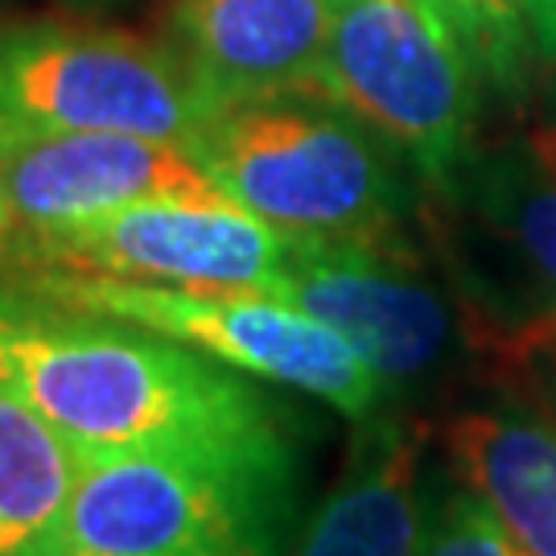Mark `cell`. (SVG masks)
Listing matches in <instances>:
<instances>
[{
    "mask_svg": "<svg viewBox=\"0 0 556 556\" xmlns=\"http://www.w3.org/2000/svg\"><path fill=\"white\" fill-rule=\"evenodd\" d=\"M0 273L62 305L157 330L223 367L273 383L280 392L321 400L351 425L388 408L379 379L346 338L268 293L149 285V280L87 277L59 268H0Z\"/></svg>",
    "mask_w": 556,
    "mask_h": 556,
    "instance_id": "8992f818",
    "label": "cell"
},
{
    "mask_svg": "<svg viewBox=\"0 0 556 556\" xmlns=\"http://www.w3.org/2000/svg\"><path fill=\"white\" fill-rule=\"evenodd\" d=\"M438 445L528 556H556V420L519 379H498L438 417Z\"/></svg>",
    "mask_w": 556,
    "mask_h": 556,
    "instance_id": "4fadbf2b",
    "label": "cell"
},
{
    "mask_svg": "<svg viewBox=\"0 0 556 556\" xmlns=\"http://www.w3.org/2000/svg\"><path fill=\"white\" fill-rule=\"evenodd\" d=\"M289 236L243 206L137 202L54 231H4L0 268H59L87 277L248 289L277 298Z\"/></svg>",
    "mask_w": 556,
    "mask_h": 556,
    "instance_id": "9c48e42d",
    "label": "cell"
},
{
    "mask_svg": "<svg viewBox=\"0 0 556 556\" xmlns=\"http://www.w3.org/2000/svg\"><path fill=\"white\" fill-rule=\"evenodd\" d=\"M0 202L4 231H54L137 202L227 206L231 199L178 140L0 119Z\"/></svg>",
    "mask_w": 556,
    "mask_h": 556,
    "instance_id": "30bf717a",
    "label": "cell"
},
{
    "mask_svg": "<svg viewBox=\"0 0 556 556\" xmlns=\"http://www.w3.org/2000/svg\"><path fill=\"white\" fill-rule=\"evenodd\" d=\"M305 441L79 454L50 556H285L305 516Z\"/></svg>",
    "mask_w": 556,
    "mask_h": 556,
    "instance_id": "3957f363",
    "label": "cell"
},
{
    "mask_svg": "<svg viewBox=\"0 0 556 556\" xmlns=\"http://www.w3.org/2000/svg\"><path fill=\"white\" fill-rule=\"evenodd\" d=\"M321 87L392 140L429 194L482 144L486 87L433 0H334Z\"/></svg>",
    "mask_w": 556,
    "mask_h": 556,
    "instance_id": "52a82bcc",
    "label": "cell"
},
{
    "mask_svg": "<svg viewBox=\"0 0 556 556\" xmlns=\"http://www.w3.org/2000/svg\"><path fill=\"white\" fill-rule=\"evenodd\" d=\"M519 383H523V388H528V392H532V396H536L540 404H544V408H548V417L556 420V379L528 376V379H519Z\"/></svg>",
    "mask_w": 556,
    "mask_h": 556,
    "instance_id": "ffe728a7",
    "label": "cell"
},
{
    "mask_svg": "<svg viewBox=\"0 0 556 556\" xmlns=\"http://www.w3.org/2000/svg\"><path fill=\"white\" fill-rule=\"evenodd\" d=\"M0 383L79 454H239L305 441L273 383L132 321L75 309L0 273Z\"/></svg>",
    "mask_w": 556,
    "mask_h": 556,
    "instance_id": "6da1fadb",
    "label": "cell"
},
{
    "mask_svg": "<svg viewBox=\"0 0 556 556\" xmlns=\"http://www.w3.org/2000/svg\"><path fill=\"white\" fill-rule=\"evenodd\" d=\"M420 556H528L482 498L445 466L438 511Z\"/></svg>",
    "mask_w": 556,
    "mask_h": 556,
    "instance_id": "2e32d148",
    "label": "cell"
},
{
    "mask_svg": "<svg viewBox=\"0 0 556 556\" xmlns=\"http://www.w3.org/2000/svg\"><path fill=\"white\" fill-rule=\"evenodd\" d=\"M532 140L544 149V157L556 161V62H548V79L540 87V124Z\"/></svg>",
    "mask_w": 556,
    "mask_h": 556,
    "instance_id": "e0dca14e",
    "label": "cell"
},
{
    "mask_svg": "<svg viewBox=\"0 0 556 556\" xmlns=\"http://www.w3.org/2000/svg\"><path fill=\"white\" fill-rule=\"evenodd\" d=\"M83 9H108V4H124V0H75Z\"/></svg>",
    "mask_w": 556,
    "mask_h": 556,
    "instance_id": "44dd1931",
    "label": "cell"
},
{
    "mask_svg": "<svg viewBox=\"0 0 556 556\" xmlns=\"http://www.w3.org/2000/svg\"><path fill=\"white\" fill-rule=\"evenodd\" d=\"M528 376H544V379H556V330L544 342H540L536 351L528 355V363H523V371H519V379Z\"/></svg>",
    "mask_w": 556,
    "mask_h": 556,
    "instance_id": "d6986e66",
    "label": "cell"
},
{
    "mask_svg": "<svg viewBox=\"0 0 556 556\" xmlns=\"http://www.w3.org/2000/svg\"><path fill=\"white\" fill-rule=\"evenodd\" d=\"M441 478L438 420L388 404L351 425L334 482L305 507L285 556H420Z\"/></svg>",
    "mask_w": 556,
    "mask_h": 556,
    "instance_id": "8fae6325",
    "label": "cell"
},
{
    "mask_svg": "<svg viewBox=\"0 0 556 556\" xmlns=\"http://www.w3.org/2000/svg\"><path fill=\"white\" fill-rule=\"evenodd\" d=\"M277 298L346 338L388 404L429 420L503 379L425 223L355 239L289 236Z\"/></svg>",
    "mask_w": 556,
    "mask_h": 556,
    "instance_id": "7a4b0ae2",
    "label": "cell"
},
{
    "mask_svg": "<svg viewBox=\"0 0 556 556\" xmlns=\"http://www.w3.org/2000/svg\"><path fill=\"white\" fill-rule=\"evenodd\" d=\"M219 116L165 38L0 17V119L194 144Z\"/></svg>",
    "mask_w": 556,
    "mask_h": 556,
    "instance_id": "ba28073f",
    "label": "cell"
},
{
    "mask_svg": "<svg viewBox=\"0 0 556 556\" xmlns=\"http://www.w3.org/2000/svg\"><path fill=\"white\" fill-rule=\"evenodd\" d=\"M450 21L491 96L503 103L532 100L540 50L528 0H450Z\"/></svg>",
    "mask_w": 556,
    "mask_h": 556,
    "instance_id": "9a60e30c",
    "label": "cell"
},
{
    "mask_svg": "<svg viewBox=\"0 0 556 556\" xmlns=\"http://www.w3.org/2000/svg\"><path fill=\"white\" fill-rule=\"evenodd\" d=\"M425 231L498 376L519 379L528 355L556 330V161L532 137L478 144L429 194Z\"/></svg>",
    "mask_w": 556,
    "mask_h": 556,
    "instance_id": "5b68a950",
    "label": "cell"
},
{
    "mask_svg": "<svg viewBox=\"0 0 556 556\" xmlns=\"http://www.w3.org/2000/svg\"><path fill=\"white\" fill-rule=\"evenodd\" d=\"M227 199L285 236L355 239L425 223L413 161L326 91L223 108L190 144Z\"/></svg>",
    "mask_w": 556,
    "mask_h": 556,
    "instance_id": "277c9868",
    "label": "cell"
},
{
    "mask_svg": "<svg viewBox=\"0 0 556 556\" xmlns=\"http://www.w3.org/2000/svg\"><path fill=\"white\" fill-rule=\"evenodd\" d=\"M334 0H174L165 46L215 112L236 103L326 91Z\"/></svg>",
    "mask_w": 556,
    "mask_h": 556,
    "instance_id": "7c38bea8",
    "label": "cell"
},
{
    "mask_svg": "<svg viewBox=\"0 0 556 556\" xmlns=\"http://www.w3.org/2000/svg\"><path fill=\"white\" fill-rule=\"evenodd\" d=\"M0 231H4V202H0Z\"/></svg>",
    "mask_w": 556,
    "mask_h": 556,
    "instance_id": "603a6c76",
    "label": "cell"
},
{
    "mask_svg": "<svg viewBox=\"0 0 556 556\" xmlns=\"http://www.w3.org/2000/svg\"><path fill=\"white\" fill-rule=\"evenodd\" d=\"M528 17H532V34H536L540 66L556 62V0H528Z\"/></svg>",
    "mask_w": 556,
    "mask_h": 556,
    "instance_id": "ac0fdd59",
    "label": "cell"
},
{
    "mask_svg": "<svg viewBox=\"0 0 556 556\" xmlns=\"http://www.w3.org/2000/svg\"><path fill=\"white\" fill-rule=\"evenodd\" d=\"M79 475V450L0 383V556H50Z\"/></svg>",
    "mask_w": 556,
    "mask_h": 556,
    "instance_id": "5bb4252c",
    "label": "cell"
},
{
    "mask_svg": "<svg viewBox=\"0 0 556 556\" xmlns=\"http://www.w3.org/2000/svg\"><path fill=\"white\" fill-rule=\"evenodd\" d=\"M433 4H438L441 13H445V21H450V0H433ZM450 25H454V21H450Z\"/></svg>",
    "mask_w": 556,
    "mask_h": 556,
    "instance_id": "7402d4cb",
    "label": "cell"
}]
</instances>
